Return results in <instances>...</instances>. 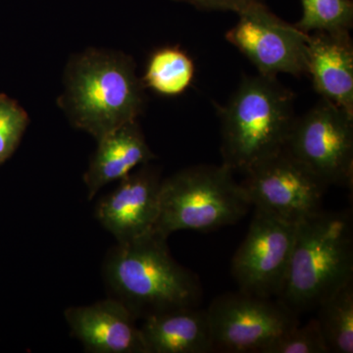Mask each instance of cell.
<instances>
[{"label": "cell", "instance_id": "52a82bcc", "mask_svg": "<svg viewBox=\"0 0 353 353\" xmlns=\"http://www.w3.org/2000/svg\"><path fill=\"white\" fill-rule=\"evenodd\" d=\"M206 311L214 352L262 353L281 334L299 324L296 313L275 297L241 290L216 297Z\"/></svg>", "mask_w": 353, "mask_h": 353}, {"label": "cell", "instance_id": "d6986e66", "mask_svg": "<svg viewBox=\"0 0 353 353\" xmlns=\"http://www.w3.org/2000/svg\"><path fill=\"white\" fill-rule=\"evenodd\" d=\"M29 124V114L19 102L0 94V166L16 152Z\"/></svg>", "mask_w": 353, "mask_h": 353}, {"label": "cell", "instance_id": "5bb4252c", "mask_svg": "<svg viewBox=\"0 0 353 353\" xmlns=\"http://www.w3.org/2000/svg\"><path fill=\"white\" fill-rule=\"evenodd\" d=\"M97 141V150L83 175L90 201L108 183L122 180L155 158L138 120L117 128Z\"/></svg>", "mask_w": 353, "mask_h": 353}, {"label": "cell", "instance_id": "7c38bea8", "mask_svg": "<svg viewBox=\"0 0 353 353\" xmlns=\"http://www.w3.org/2000/svg\"><path fill=\"white\" fill-rule=\"evenodd\" d=\"M64 316L72 336L87 352L146 353L138 320L117 299L71 306Z\"/></svg>", "mask_w": 353, "mask_h": 353}, {"label": "cell", "instance_id": "4fadbf2b", "mask_svg": "<svg viewBox=\"0 0 353 353\" xmlns=\"http://www.w3.org/2000/svg\"><path fill=\"white\" fill-rule=\"evenodd\" d=\"M307 74L322 99L353 115V46L350 32H313Z\"/></svg>", "mask_w": 353, "mask_h": 353}, {"label": "cell", "instance_id": "7a4b0ae2", "mask_svg": "<svg viewBox=\"0 0 353 353\" xmlns=\"http://www.w3.org/2000/svg\"><path fill=\"white\" fill-rule=\"evenodd\" d=\"M167 239L154 232L116 243L104 260L109 297L124 304L137 320L201 303L199 279L173 259Z\"/></svg>", "mask_w": 353, "mask_h": 353}, {"label": "cell", "instance_id": "277c9868", "mask_svg": "<svg viewBox=\"0 0 353 353\" xmlns=\"http://www.w3.org/2000/svg\"><path fill=\"white\" fill-rule=\"evenodd\" d=\"M353 280V225L345 211H319L297 224L284 285L277 296L297 315L317 308Z\"/></svg>", "mask_w": 353, "mask_h": 353}, {"label": "cell", "instance_id": "9a60e30c", "mask_svg": "<svg viewBox=\"0 0 353 353\" xmlns=\"http://www.w3.org/2000/svg\"><path fill=\"white\" fill-rule=\"evenodd\" d=\"M139 330L146 353L214 352L208 311L199 306L148 316Z\"/></svg>", "mask_w": 353, "mask_h": 353}, {"label": "cell", "instance_id": "3957f363", "mask_svg": "<svg viewBox=\"0 0 353 353\" xmlns=\"http://www.w3.org/2000/svg\"><path fill=\"white\" fill-rule=\"evenodd\" d=\"M294 94L277 77L246 76L219 108L222 164L245 173L285 148L294 124Z\"/></svg>", "mask_w": 353, "mask_h": 353}, {"label": "cell", "instance_id": "30bf717a", "mask_svg": "<svg viewBox=\"0 0 353 353\" xmlns=\"http://www.w3.org/2000/svg\"><path fill=\"white\" fill-rule=\"evenodd\" d=\"M296 226L255 208L245 241L232 260V274L241 290L277 299L289 269Z\"/></svg>", "mask_w": 353, "mask_h": 353}, {"label": "cell", "instance_id": "ba28073f", "mask_svg": "<svg viewBox=\"0 0 353 353\" xmlns=\"http://www.w3.org/2000/svg\"><path fill=\"white\" fill-rule=\"evenodd\" d=\"M243 174L241 185L254 208L294 225L322 210L329 185L285 148Z\"/></svg>", "mask_w": 353, "mask_h": 353}, {"label": "cell", "instance_id": "2e32d148", "mask_svg": "<svg viewBox=\"0 0 353 353\" xmlns=\"http://www.w3.org/2000/svg\"><path fill=\"white\" fill-rule=\"evenodd\" d=\"M194 63L178 46H165L153 51L141 81L145 88L166 97L183 94L192 85Z\"/></svg>", "mask_w": 353, "mask_h": 353}, {"label": "cell", "instance_id": "8992f818", "mask_svg": "<svg viewBox=\"0 0 353 353\" xmlns=\"http://www.w3.org/2000/svg\"><path fill=\"white\" fill-rule=\"evenodd\" d=\"M285 150L329 185L352 189L353 115L321 99L296 117Z\"/></svg>", "mask_w": 353, "mask_h": 353}, {"label": "cell", "instance_id": "ffe728a7", "mask_svg": "<svg viewBox=\"0 0 353 353\" xmlns=\"http://www.w3.org/2000/svg\"><path fill=\"white\" fill-rule=\"evenodd\" d=\"M262 353H329V350L314 318L281 334Z\"/></svg>", "mask_w": 353, "mask_h": 353}, {"label": "cell", "instance_id": "5b68a950", "mask_svg": "<svg viewBox=\"0 0 353 353\" xmlns=\"http://www.w3.org/2000/svg\"><path fill=\"white\" fill-rule=\"evenodd\" d=\"M234 172L224 165H199L164 179L157 233L208 232L238 222L252 208Z\"/></svg>", "mask_w": 353, "mask_h": 353}, {"label": "cell", "instance_id": "8fae6325", "mask_svg": "<svg viewBox=\"0 0 353 353\" xmlns=\"http://www.w3.org/2000/svg\"><path fill=\"white\" fill-rule=\"evenodd\" d=\"M163 179L150 163L119 181L95 208V218L117 243H131L157 232Z\"/></svg>", "mask_w": 353, "mask_h": 353}, {"label": "cell", "instance_id": "ac0fdd59", "mask_svg": "<svg viewBox=\"0 0 353 353\" xmlns=\"http://www.w3.org/2000/svg\"><path fill=\"white\" fill-rule=\"evenodd\" d=\"M303 17L296 27L313 32H350L353 24L352 0H301Z\"/></svg>", "mask_w": 353, "mask_h": 353}, {"label": "cell", "instance_id": "44dd1931", "mask_svg": "<svg viewBox=\"0 0 353 353\" xmlns=\"http://www.w3.org/2000/svg\"><path fill=\"white\" fill-rule=\"evenodd\" d=\"M192 4L199 9L205 10L234 11L240 13L255 0H175Z\"/></svg>", "mask_w": 353, "mask_h": 353}, {"label": "cell", "instance_id": "e0dca14e", "mask_svg": "<svg viewBox=\"0 0 353 353\" xmlns=\"http://www.w3.org/2000/svg\"><path fill=\"white\" fill-rule=\"evenodd\" d=\"M316 317L329 353L353 352V280L318 305Z\"/></svg>", "mask_w": 353, "mask_h": 353}, {"label": "cell", "instance_id": "9c48e42d", "mask_svg": "<svg viewBox=\"0 0 353 353\" xmlns=\"http://www.w3.org/2000/svg\"><path fill=\"white\" fill-rule=\"evenodd\" d=\"M239 14L238 23L226 39L265 76L307 74L309 34L272 13L261 0H255Z\"/></svg>", "mask_w": 353, "mask_h": 353}, {"label": "cell", "instance_id": "6da1fadb", "mask_svg": "<svg viewBox=\"0 0 353 353\" xmlns=\"http://www.w3.org/2000/svg\"><path fill=\"white\" fill-rule=\"evenodd\" d=\"M136 68L121 51L88 48L70 58L58 106L72 126L99 141L145 110V88Z\"/></svg>", "mask_w": 353, "mask_h": 353}]
</instances>
